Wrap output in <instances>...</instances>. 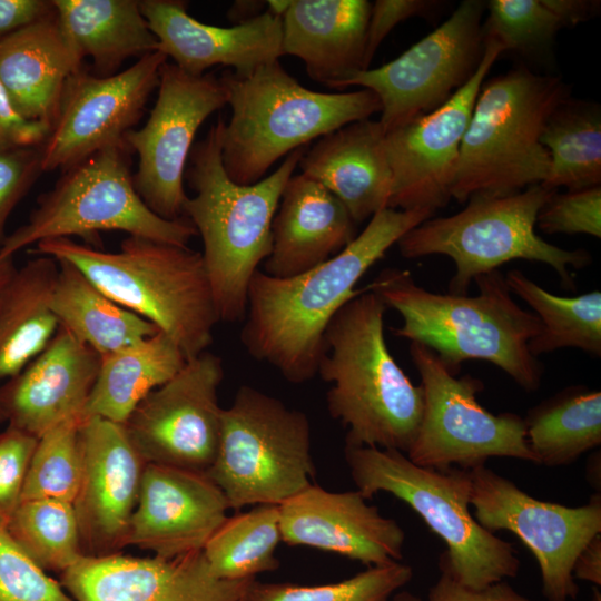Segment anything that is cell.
<instances>
[{"mask_svg":"<svg viewBox=\"0 0 601 601\" xmlns=\"http://www.w3.org/2000/svg\"><path fill=\"white\" fill-rule=\"evenodd\" d=\"M139 7L158 50L187 73L201 76L220 65L247 76L284 56L282 18L268 10L240 24L217 27L191 17L181 0H140Z\"/></svg>","mask_w":601,"mask_h":601,"instance_id":"cell-23","label":"cell"},{"mask_svg":"<svg viewBox=\"0 0 601 601\" xmlns=\"http://www.w3.org/2000/svg\"><path fill=\"white\" fill-rule=\"evenodd\" d=\"M42 173L39 146L0 147V249L10 214Z\"/></svg>","mask_w":601,"mask_h":601,"instance_id":"cell-44","label":"cell"},{"mask_svg":"<svg viewBox=\"0 0 601 601\" xmlns=\"http://www.w3.org/2000/svg\"><path fill=\"white\" fill-rule=\"evenodd\" d=\"M427 601H533L516 591L506 581L491 584L483 589H471L441 572L437 581L431 587Z\"/></svg>","mask_w":601,"mask_h":601,"instance_id":"cell-46","label":"cell"},{"mask_svg":"<svg viewBox=\"0 0 601 601\" xmlns=\"http://www.w3.org/2000/svg\"><path fill=\"white\" fill-rule=\"evenodd\" d=\"M186 361L178 344L160 331L101 357L82 421L101 417L124 424L139 402L175 376Z\"/></svg>","mask_w":601,"mask_h":601,"instance_id":"cell-32","label":"cell"},{"mask_svg":"<svg viewBox=\"0 0 601 601\" xmlns=\"http://www.w3.org/2000/svg\"><path fill=\"white\" fill-rule=\"evenodd\" d=\"M573 578L591 582L594 587L601 585V534L595 535L577 556Z\"/></svg>","mask_w":601,"mask_h":601,"instance_id":"cell-49","label":"cell"},{"mask_svg":"<svg viewBox=\"0 0 601 601\" xmlns=\"http://www.w3.org/2000/svg\"><path fill=\"white\" fill-rule=\"evenodd\" d=\"M38 439L9 426L0 433V525L7 526L21 502L29 462Z\"/></svg>","mask_w":601,"mask_h":601,"instance_id":"cell-43","label":"cell"},{"mask_svg":"<svg viewBox=\"0 0 601 601\" xmlns=\"http://www.w3.org/2000/svg\"><path fill=\"white\" fill-rule=\"evenodd\" d=\"M280 542L279 505L257 504L228 515L203 553L216 579L248 580L279 568L276 550Z\"/></svg>","mask_w":601,"mask_h":601,"instance_id":"cell-36","label":"cell"},{"mask_svg":"<svg viewBox=\"0 0 601 601\" xmlns=\"http://www.w3.org/2000/svg\"><path fill=\"white\" fill-rule=\"evenodd\" d=\"M554 190L533 185L521 191L474 195L459 213L428 218L404 234L396 245L405 258L444 255L455 265L449 293L466 295L471 282L511 260L540 262L555 270L565 288H574L572 269L591 264L584 249H564L535 233L536 217Z\"/></svg>","mask_w":601,"mask_h":601,"instance_id":"cell-9","label":"cell"},{"mask_svg":"<svg viewBox=\"0 0 601 601\" xmlns=\"http://www.w3.org/2000/svg\"><path fill=\"white\" fill-rule=\"evenodd\" d=\"M600 465V452H594V454H592L589 459V463L587 465V479H588V482L593 486V487H598V491L600 490V487L598 486L597 484V466ZM598 482L600 483V481L598 480Z\"/></svg>","mask_w":601,"mask_h":601,"instance_id":"cell-52","label":"cell"},{"mask_svg":"<svg viewBox=\"0 0 601 601\" xmlns=\"http://www.w3.org/2000/svg\"><path fill=\"white\" fill-rule=\"evenodd\" d=\"M6 528L14 542L46 572L61 574L85 556L70 502L21 501Z\"/></svg>","mask_w":601,"mask_h":601,"instance_id":"cell-37","label":"cell"},{"mask_svg":"<svg viewBox=\"0 0 601 601\" xmlns=\"http://www.w3.org/2000/svg\"><path fill=\"white\" fill-rule=\"evenodd\" d=\"M219 356L205 351L147 394L122 424L144 461L206 473L220 442Z\"/></svg>","mask_w":601,"mask_h":601,"instance_id":"cell-16","label":"cell"},{"mask_svg":"<svg viewBox=\"0 0 601 601\" xmlns=\"http://www.w3.org/2000/svg\"><path fill=\"white\" fill-rule=\"evenodd\" d=\"M541 145L550 156V173L542 186L579 190L601 186V110L598 104L570 97L551 114Z\"/></svg>","mask_w":601,"mask_h":601,"instance_id":"cell-34","label":"cell"},{"mask_svg":"<svg viewBox=\"0 0 601 601\" xmlns=\"http://www.w3.org/2000/svg\"><path fill=\"white\" fill-rule=\"evenodd\" d=\"M290 3L292 0H270L267 1V10L273 14L283 18Z\"/></svg>","mask_w":601,"mask_h":601,"instance_id":"cell-53","label":"cell"},{"mask_svg":"<svg viewBox=\"0 0 601 601\" xmlns=\"http://www.w3.org/2000/svg\"><path fill=\"white\" fill-rule=\"evenodd\" d=\"M231 108L221 136L224 168L240 185L257 183L280 158L348 124L381 112L362 89L327 93L302 86L278 61L247 76H221Z\"/></svg>","mask_w":601,"mask_h":601,"instance_id":"cell-6","label":"cell"},{"mask_svg":"<svg viewBox=\"0 0 601 601\" xmlns=\"http://www.w3.org/2000/svg\"><path fill=\"white\" fill-rule=\"evenodd\" d=\"M0 601H75L0 525Z\"/></svg>","mask_w":601,"mask_h":601,"instance_id":"cell-41","label":"cell"},{"mask_svg":"<svg viewBox=\"0 0 601 601\" xmlns=\"http://www.w3.org/2000/svg\"><path fill=\"white\" fill-rule=\"evenodd\" d=\"M523 422L538 464L570 465L601 444V392L569 386L531 407Z\"/></svg>","mask_w":601,"mask_h":601,"instance_id":"cell-33","label":"cell"},{"mask_svg":"<svg viewBox=\"0 0 601 601\" xmlns=\"http://www.w3.org/2000/svg\"><path fill=\"white\" fill-rule=\"evenodd\" d=\"M81 479L72 502L83 554L104 556L127 546L146 462L122 424L89 417L79 427Z\"/></svg>","mask_w":601,"mask_h":601,"instance_id":"cell-19","label":"cell"},{"mask_svg":"<svg viewBox=\"0 0 601 601\" xmlns=\"http://www.w3.org/2000/svg\"><path fill=\"white\" fill-rule=\"evenodd\" d=\"M569 98L560 77L514 68L483 81L463 137L452 198L502 196L542 185L550 156L540 137L555 108Z\"/></svg>","mask_w":601,"mask_h":601,"instance_id":"cell-8","label":"cell"},{"mask_svg":"<svg viewBox=\"0 0 601 601\" xmlns=\"http://www.w3.org/2000/svg\"><path fill=\"white\" fill-rule=\"evenodd\" d=\"M56 260L51 311L60 326L101 357L159 332L151 322L111 299L73 264Z\"/></svg>","mask_w":601,"mask_h":601,"instance_id":"cell-31","label":"cell"},{"mask_svg":"<svg viewBox=\"0 0 601 601\" xmlns=\"http://www.w3.org/2000/svg\"><path fill=\"white\" fill-rule=\"evenodd\" d=\"M57 274V260L39 255L16 268L0 288V387L48 345L59 327L50 305Z\"/></svg>","mask_w":601,"mask_h":601,"instance_id":"cell-30","label":"cell"},{"mask_svg":"<svg viewBox=\"0 0 601 601\" xmlns=\"http://www.w3.org/2000/svg\"><path fill=\"white\" fill-rule=\"evenodd\" d=\"M81 421L59 424L41 435L31 455L21 501L52 499L72 503L81 479Z\"/></svg>","mask_w":601,"mask_h":601,"instance_id":"cell-39","label":"cell"},{"mask_svg":"<svg viewBox=\"0 0 601 601\" xmlns=\"http://www.w3.org/2000/svg\"><path fill=\"white\" fill-rule=\"evenodd\" d=\"M387 601H423L421 597L410 591H397Z\"/></svg>","mask_w":601,"mask_h":601,"instance_id":"cell-54","label":"cell"},{"mask_svg":"<svg viewBox=\"0 0 601 601\" xmlns=\"http://www.w3.org/2000/svg\"><path fill=\"white\" fill-rule=\"evenodd\" d=\"M591 601H601V592L599 591L598 587H593L592 589Z\"/></svg>","mask_w":601,"mask_h":601,"instance_id":"cell-55","label":"cell"},{"mask_svg":"<svg viewBox=\"0 0 601 601\" xmlns=\"http://www.w3.org/2000/svg\"><path fill=\"white\" fill-rule=\"evenodd\" d=\"M298 166L335 195L356 224L388 207L392 173L378 120L355 121L321 137Z\"/></svg>","mask_w":601,"mask_h":601,"instance_id":"cell-26","label":"cell"},{"mask_svg":"<svg viewBox=\"0 0 601 601\" xmlns=\"http://www.w3.org/2000/svg\"><path fill=\"white\" fill-rule=\"evenodd\" d=\"M484 51L470 80L435 110L385 134V150L392 173L388 207L436 209L452 198L461 144L480 88L502 53L493 42Z\"/></svg>","mask_w":601,"mask_h":601,"instance_id":"cell-18","label":"cell"},{"mask_svg":"<svg viewBox=\"0 0 601 601\" xmlns=\"http://www.w3.org/2000/svg\"><path fill=\"white\" fill-rule=\"evenodd\" d=\"M412 578V566L397 561L318 585L265 583L254 579L240 601H387Z\"/></svg>","mask_w":601,"mask_h":601,"instance_id":"cell-38","label":"cell"},{"mask_svg":"<svg viewBox=\"0 0 601 601\" xmlns=\"http://www.w3.org/2000/svg\"><path fill=\"white\" fill-rule=\"evenodd\" d=\"M60 28L77 56L90 57L93 75L109 77L130 57L158 50L138 0H52Z\"/></svg>","mask_w":601,"mask_h":601,"instance_id":"cell-29","label":"cell"},{"mask_svg":"<svg viewBox=\"0 0 601 601\" xmlns=\"http://www.w3.org/2000/svg\"><path fill=\"white\" fill-rule=\"evenodd\" d=\"M282 542L335 553L370 566L401 561L405 532L358 491L311 484L279 505Z\"/></svg>","mask_w":601,"mask_h":601,"instance_id":"cell-22","label":"cell"},{"mask_svg":"<svg viewBox=\"0 0 601 601\" xmlns=\"http://www.w3.org/2000/svg\"><path fill=\"white\" fill-rule=\"evenodd\" d=\"M131 154L125 142L111 145L63 170L38 197L28 221L7 235L0 256L14 257L51 238L80 236L96 245L105 230L188 247L198 236L195 227L186 217L167 220L146 206L134 185Z\"/></svg>","mask_w":601,"mask_h":601,"instance_id":"cell-10","label":"cell"},{"mask_svg":"<svg viewBox=\"0 0 601 601\" xmlns=\"http://www.w3.org/2000/svg\"><path fill=\"white\" fill-rule=\"evenodd\" d=\"M352 480L366 500L386 492L406 503L446 545L439 566L461 584L483 589L514 578V546L485 530L470 511L469 470H437L413 463L405 453L345 444Z\"/></svg>","mask_w":601,"mask_h":601,"instance_id":"cell-7","label":"cell"},{"mask_svg":"<svg viewBox=\"0 0 601 601\" xmlns=\"http://www.w3.org/2000/svg\"><path fill=\"white\" fill-rule=\"evenodd\" d=\"M228 510L225 494L206 473L148 463L126 545L164 559L201 552Z\"/></svg>","mask_w":601,"mask_h":601,"instance_id":"cell-21","label":"cell"},{"mask_svg":"<svg viewBox=\"0 0 601 601\" xmlns=\"http://www.w3.org/2000/svg\"><path fill=\"white\" fill-rule=\"evenodd\" d=\"M55 13L52 0H0V41Z\"/></svg>","mask_w":601,"mask_h":601,"instance_id":"cell-48","label":"cell"},{"mask_svg":"<svg viewBox=\"0 0 601 601\" xmlns=\"http://www.w3.org/2000/svg\"><path fill=\"white\" fill-rule=\"evenodd\" d=\"M33 252L73 264L111 299L170 336L186 359L213 343L220 321L200 252L138 236L112 253L66 237L41 240Z\"/></svg>","mask_w":601,"mask_h":601,"instance_id":"cell-5","label":"cell"},{"mask_svg":"<svg viewBox=\"0 0 601 601\" xmlns=\"http://www.w3.org/2000/svg\"><path fill=\"white\" fill-rule=\"evenodd\" d=\"M367 0H292L282 18L283 51L300 59L311 79L338 89L365 70Z\"/></svg>","mask_w":601,"mask_h":601,"instance_id":"cell-27","label":"cell"},{"mask_svg":"<svg viewBox=\"0 0 601 601\" xmlns=\"http://www.w3.org/2000/svg\"><path fill=\"white\" fill-rule=\"evenodd\" d=\"M225 120L219 117L189 154L185 177L195 191L184 217L201 237V253L219 321L245 317L253 275L272 248V223L282 193L303 157L297 149L270 175L250 185L233 181L221 156Z\"/></svg>","mask_w":601,"mask_h":601,"instance_id":"cell-4","label":"cell"},{"mask_svg":"<svg viewBox=\"0 0 601 601\" xmlns=\"http://www.w3.org/2000/svg\"><path fill=\"white\" fill-rule=\"evenodd\" d=\"M470 471L474 519L491 533L509 531L538 561L546 601H573L572 574L582 549L601 534V495L580 506L538 500L486 465Z\"/></svg>","mask_w":601,"mask_h":601,"instance_id":"cell-14","label":"cell"},{"mask_svg":"<svg viewBox=\"0 0 601 601\" xmlns=\"http://www.w3.org/2000/svg\"><path fill=\"white\" fill-rule=\"evenodd\" d=\"M267 10V1L238 0L227 11V18L234 26L250 21Z\"/></svg>","mask_w":601,"mask_h":601,"instance_id":"cell-50","label":"cell"},{"mask_svg":"<svg viewBox=\"0 0 601 601\" xmlns=\"http://www.w3.org/2000/svg\"><path fill=\"white\" fill-rule=\"evenodd\" d=\"M436 6V1L426 0H376L372 3L366 30L365 70L370 68L377 48L395 26L408 18L426 14Z\"/></svg>","mask_w":601,"mask_h":601,"instance_id":"cell-45","label":"cell"},{"mask_svg":"<svg viewBox=\"0 0 601 601\" xmlns=\"http://www.w3.org/2000/svg\"><path fill=\"white\" fill-rule=\"evenodd\" d=\"M157 88L146 124L127 131L124 141L138 155L134 185L139 197L154 214L174 220L184 217L185 167L196 132L228 104V90L221 77L194 76L168 62Z\"/></svg>","mask_w":601,"mask_h":601,"instance_id":"cell-15","label":"cell"},{"mask_svg":"<svg viewBox=\"0 0 601 601\" xmlns=\"http://www.w3.org/2000/svg\"><path fill=\"white\" fill-rule=\"evenodd\" d=\"M49 127L21 117L0 82V147H36L46 139Z\"/></svg>","mask_w":601,"mask_h":601,"instance_id":"cell-47","label":"cell"},{"mask_svg":"<svg viewBox=\"0 0 601 601\" xmlns=\"http://www.w3.org/2000/svg\"><path fill=\"white\" fill-rule=\"evenodd\" d=\"M474 282L475 296L441 294L417 285L410 270L385 268L366 287L402 316L394 335L428 347L452 373L469 359H481L524 391H538L544 367L529 342L541 331L539 317L516 304L501 272Z\"/></svg>","mask_w":601,"mask_h":601,"instance_id":"cell-2","label":"cell"},{"mask_svg":"<svg viewBox=\"0 0 601 601\" xmlns=\"http://www.w3.org/2000/svg\"><path fill=\"white\" fill-rule=\"evenodd\" d=\"M240 601V600H239Z\"/></svg>","mask_w":601,"mask_h":601,"instance_id":"cell-56","label":"cell"},{"mask_svg":"<svg viewBox=\"0 0 601 601\" xmlns=\"http://www.w3.org/2000/svg\"><path fill=\"white\" fill-rule=\"evenodd\" d=\"M165 62L166 55L157 50L114 76L99 77L83 67L72 73L39 146L42 171H63L105 147L125 142V134L140 120L158 87Z\"/></svg>","mask_w":601,"mask_h":601,"instance_id":"cell-17","label":"cell"},{"mask_svg":"<svg viewBox=\"0 0 601 601\" xmlns=\"http://www.w3.org/2000/svg\"><path fill=\"white\" fill-rule=\"evenodd\" d=\"M16 268L13 256H0V288L7 283Z\"/></svg>","mask_w":601,"mask_h":601,"instance_id":"cell-51","label":"cell"},{"mask_svg":"<svg viewBox=\"0 0 601 601\" xmlns=\"http://www.w3.org/2000/svg\"><path fill=\"white\" fill-rule=\"evenodd\" d=\"M101 356L63 326L16 376L0 387L9 426L37 439L68 421L82 422Z\"/></svg>","mask_w":601,"mask_h":601,"instance_id":"cell-24","label":"cell"},{"mask_svg":"<svg viewBox=\"0 0 601 601\" xmlns=\"http://www.w3.org/2000/svg\"><path fill=\"white\" fill-rule=\"evenodd\" d=\"M411 358L421 376L424 406L406 456L416 465L472 470L491 457L536 463L526 441L523 417L493 414L476 400L481 380L457 377L428 347L412 342Z\"/></svg>","mask_w":601,"mask_h":601,"instance_id":"cell-12","label":"cell"},{"mask_svg":"<svg viewBox=\"0 0 601 601\" xmlns=\"http://www.w3.org/2000/svg\"><path fill=\"white\" fill-rule=\"evenodd\" d=\"M254 579H216L203 551L173 559L83 556L60 574L75 601H239Z\"/></svg>","mask_w":601,"mask_h":601,"instance_id":"cell-20","label":"cell"},{"mask_svg":"<svg viewBox=\"0 0 601 601\" xmlns=\"http://www.w3.org/2000/svg\"><path fill=\"white\" fill-rule=\"evenodd\" d=\"M387 307L366 286L329 322L316 375L329 385V415L347 431L345 444L407 453L421 422L424 395L390 353Z\"/></svg>","mask_w":601,"mask_h":601,"instance_id":"cell-3","label":"cell"},{"mask_svg":"<svg viewBox=\"0 0 601 601\" xmlns=\"http://www.w3.org/2000/svg\"><path fill=\"white\" fill-rule=\"evenodd\" d=\"M485 3L462 1L431 33L377 68L362 70L338 89L361 86L381 102L378 119L385 134L443 105L473 76L484 45Z\"/></svg>","mask_w":601,"mask_h":601,"instance_id":"cell-13","label":"cell"},{"mask_svg":"<svg viewBox=\"0 0 601 601\" xmlns=\"http://www.w3.org/2000/svg\"><path fill=\"white\" fill-rule=\"evenodd\" d=\"M82 67L56 13L0 41V82L10 102L21 117L49 129L68 78Z\"/></svg>","mask_w":601,"mask_h":601,"instance_id":"cell-28","label":"cell"},{"mask_svg":"<svg viewBox=\"0 0 601 601\" xmlns=\"http://www.w3.org/2000/svg\"><path fill=\"white\" fill-rule=\"evenodd\" d=\"M538 228L544 234H587L601 237V186L558 193L541 207Z\"/></svg>","mask_w":601,"mask_h":601,"instance_id":"cell-42","label":"cell"},{"mask_svg":"<svg viewBox=\"0 0 601 601\" xmlns=\"http://www.w3.org/2000/svg\"><path fill=\"white\" fill-rule=\"evenodd\" d=\"M356 225L321 183L293 175L272 223V248L263 272L277 278L306 273L343 250L357 236Z\"/></svg>","mask_w":601,"mask_h":601,"instance_id":"cell-25","label":"cell"},{"mask_svg":"<svg viewBox=\"0 0 601 601\" xmlns=\"http://www.w3.org/2000/svg\"><path fill=\"white\" fill-rule=\"evenodd\" d=\"M312 427L307 415L249 385L223 408L217 456L207 476L229 508L280 505L312 483Z\"/></svg>","mask_w":601,"mask_h":601,"instance_id":"cell-11","label":"cell"},{"mask_svg":"<svg viewBox=\"0 0 601 601\" xmlns=\"http://www.w3.org/2000/svg\"><path fill=\"white\" fill-rule=\"evenodd\" d=\"M485 9L483 42L497 45L502 52L542 49L566 27L553 0H491Z\"/></svg>","mask_w":601,"mask_h":601,"instance_id":"cell-40","label":"cell"},{"mask_svg":"<svg viewBox=\"0 0 601 601\" xmlns=\"http://www.w3.org/2000/svg\"><path fill=\"white\" fill-rule=\"evenodd\" d=\"M504 276L511 293L523 299L541 322L540 333L529 342L533 356L566 347L601 356L600 290L573 297L558 296L519 269H511Z\"/></svg>","mask_w":601,"mask_h":601,"instance_id":"cell-35","label":"cell"},{"mask_svg":"<svg viewBox=\"0 0 601 601\" xmlns=\"http://www.w3.org/2000/svg\"><path fill=\"white\" fill-rule=\"evenodd\" d=\"M433 214L386 207L343 250L306 273L277 278L256 270L240 332L246 352L289 383L311 381L316 376L325 331L359 292L357 282L404 234Z\"/></svg>","mask_w":601,"mask_h":601,"instance_id":"cell-1","label":"cell"}]
</instances>
